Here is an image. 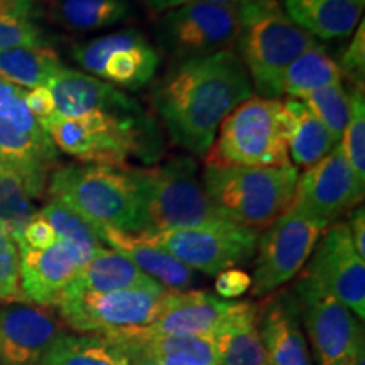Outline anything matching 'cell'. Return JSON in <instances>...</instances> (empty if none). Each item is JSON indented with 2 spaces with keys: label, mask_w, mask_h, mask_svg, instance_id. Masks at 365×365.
Wrapping results in <instances>:
<instances>
[{
  "label": "cell",
  "mask_w": 365,
  "mask_h": 365,
  "mask_svg": "<svg viewBox=\"0 0 365 365\" xmlns=\"http://www.w3.org/2000/svg\"><path fill=\"white\" fill-rule=\"evenodd\" d=\"M139 237L170 252L191 271L217 276L218 272L242 266L254 257L259 232L223 218L200 227Z\"/></svg>",
  "instance_id": "obj_10"
},
{
  "label": "cell",
  "mask_w": 365,
  "mask_h": 365,
  "mask_svg": "<svg viewBox=\"0 0 365 365\" xmlns=\"http://www.w3.org/2000/svg\"><path fill=\"white\" fill-rule=\"evenodd\" d=\"M355 365H365V352L362 350V352H360V355H359V359H357V362H355Z\"/></svg>",
  "instance_id": "obj_45"
},
{
  "label": "cell",
  "mask_w": 365,
  "mask_h": 365,
  "mask_svg": "<svg viewBox=\"0 0 365 365\" xmlns=\"http://www.w3.org/2000/svg\"><path fill=\"white\" fill-rule=\"evenodd\" d=\"M71 56L83 73L124 90L143 88L159 66L158 49L134 27L75 44Z\"/></svg>",
  "instance_id": "obj_13"
},
{
  "label": "cell",
  "mask_w": 365,
  "mask_h": 365,
  "mask_svg": "<svg viewBox=\"0 0 365 365\" xmlns=\"http://www.w3.org/2000/svg\"><path fill=\"white\" fill-rule=\"evenodd\" d=\"M257 328L267 365H313L293 291H282L259 304Z\"/></svg>",
  "instance_id": "obj_19"
},
{
  "label": "cell",
  "mask_w": 365,
  "mask_h": 365,
  "mask_svg": "<svg viewBox=\"0 0 365 365\" xmlns=\"http://www.w3.org/2000/svg\"><path fill=\"white\" fill-rule=\"evenodd\" d=\"M63 68L53 48H16L0 51V76L21 88L46 86Z\"/></svg>",
  "instance_id": "obj_29"
},
{
  "label": "cell",
  "mask_w": 365,
  "mask_h": 365,
  "mask_svg": "<svg viewBox=\"0 0 365 365\" xmlns=\"http://www.w3.org/2000/svg\"><path fill=\"white\" fill-rule=\"evenodd\" d=\"M205 164L250 168L291 164L282 102L254 95L242 102L218 127Z\"/></svg>",
  "instance_id": "obj_6"
},
{
  "label": "cell",
  "mask_w": 365,
  "mask_h": 365,
  "mask_svg": "<svg viewBox=\"0 0 365 365\" xmlns=\"http://www.w3.org/2000/svg\"><path fill=\"white\" fill-rule=\"evenodd\" d=\"M298 178L293 164L276 168L205 164L202 185L223 218L259 232L291 207Z\"/></svg>",
  "instance_id": "obj_3"
},
{
  "label": "cell",
  "mask_w": 365,
  "mask_h": 365,
  "mask_svg": "<svg viewBox=\"0 0 365 365\" xmlns=\"http://www.w3.org/2000/svg\"><path fill=\"white\" fill-rule=\"evenodd\" d=\"M252 81L235 51L173 63L153 86L150 102L180 148L207 156L228 113L252 97Z\"/></svg>",
  "instance_id": "obj_1"
},
{
  "label": "cell",
  "mask_w": 365,
  "mask_h": 365,
  "mask_svg": "<svg viewBox=\"0 0 365 365\" xmlns=\"http://www.w3.org/2000/svg\"><path fill=\"white\" fill-rule=\"evenodd\" d=\"M286 16L313 38L344 39L357 29L365 0H282Z\"/></svg>",
  "instance_id": "obj_22"
},
{
  "label": "cell",
  "mask_w": 365,
  "mask_h": 365,
  "mask_svg": "<svg viewBox=\"0 0 365 365\" xmlns=\"http://www.w3.org/2000/svg\"><path fill=\"white\" fill-rule=\"evenodd\" d=\"M48 195L97 228L139 234V200L130 166L93 163L58 166L48 181Z\"/></svg>",
  "instance_id": "obj_4"
},
{
  "label": "cell",
  "mask_w": 365,
  "mask_h": 365,
  "mask_svg": "<svg viewBox=\"0 0 365 365\" xmlns=\"http://www.w3.org/2000/svg\"><path fill=\"white\" fill-rule=\"evenodd\" d=\"M46 86L54 98L56 113L78 120L112 144L125 161L134 158L150 166L164 156L159 122L124 90L66 66Z\"/></svg>",
  "instance_id": "obj_2"
},
{
  "label": "cell",
  "mask_w": 365,
  "mask_h": 365,
  "mask_svg": "<svg viewBox=\"0 0 365 365\" xmlns=\"http://www.w3.org/2000/svg\"><path fill=\"white\" fill-rule=\"evenodd\" d=\"M303 274L344 303L360 322L365 318V261L355 250L345 222H333L319 237Z\"/></svg>",
  "instance_id": "obj_14"
},
{
  "label": "cell",
  "mask_w": 365,
  "mask_h": 365,
  "mask_svg": "<svg viewBox=\"0 0 365 365\" xmlns=\"http://www.w3.org/2000/svg\"><path fill=\"white\" fill-rule=\"evenodd\" d=\"M350 230V237H352V244L360 257L365 261V212L364 207L354 208L350 222L346 223Z\"/></svg>",
  "instance_id": "obj_43"
},
{
  "label": "cell",
  "mask_w": 365,
  "mask_h": 365,
  "mask_svg": "<svg viewBox=\"0 0 365 365\" xmlns=\"http://www.w3.org/2000/svg\"><path fill=\"white\" fill-rule=\"evenodd\" d=\"M24 303L21 291V257L17 244L0 225V303Z\"/></svg>",
  "instance_id": "obj_34"
},
{
  "label": "cell",
  "mask_w": 365,
  "mask_h": 365,
  "mask_svg": "<svg viewBox=\"0 0 365 365\" xmlns=\"http://www.w3.org/2000/svg\"><path fill=\"white\" fill-rule=\"evenodd\" d=\"M143 2L149 11L164 14L178 7L193 6V4H220V6H230L235 7L237 11H242V9L247 7L249 4H252L254 0H143Z\"/></svg>",
  "instance_id": "obj_41"
},
{
  "label": "cell",
  "mask_w": 365,
  "mask_h": 365,
  "mask_svg": "<svg viewBox=\"0 0 365 365\" xmlns=\"http://www.w3.org/2000/svg\"><path fill=\"white\" fill-rule=\"evenodd\" d=\"M252 286V277L249 272L242 269L232 267L217 274L215 279V291L218 298L222 299H234L239 296L245 294Z\"/></svg>",
  "instance_id": "obj_39"
},
{
  "label": "cell",
  "mask_w": 365,
  "mask_h": 365,
  "mask_svg": "<svg viewBox=\"0 0 365 365\" xmlns=\"http://www.w3.org/2000/svg\"><path fill=\"white\" fill-rule=\"evenodd\" d=\"M287 115V150L296 168H309L331 153L340 140L298 98L282 100Z\"/></svg>",
  "instance_id": "obj_26"
},
{
  "label": "cell",
  "mask_w": 365,
  "mask_h": 365,
  "mask_svg": "<svg viewBox=\"0 0 365 365\" xmlns=\"http://www.w3.org/2000/svg\"><path fill=\"white\" fill-rule=\"evenodd\" d=\"M51 36L46 33L36 19H0V51L16 48H51Z\"/></svg>",
  "instance_id": "obj_35"
},
{
  "label": "cell",
  "mask_w": 365,
  "mask_h": 365,
  "mask_svg": "<svg viewBox=\"0 0 365 365\" xmlns=\"http://www.w3.org/2000/svg\"><path fill=\"white\" fill-rule=\"evenodd\" d=\"M293 293L318 365H355L364 350L359 318L307 274H301Z\"/></svg>",
  "instance_id": "obj_12"
},
{
  "label": "cell",
  "mask_w": 365,
  "mask_h": 365,
  "mask_svg": "<svg viewBox=\"0 0 365 365\" xmlns=\"http://www.w3.org/2000/svg\"><path fill=\"white\" fill-rule=\"evenodd\" d=\"M24 102L27 110L38 120L39 125L56 113L54 98L48 86H36V88H31L29 91L26 90Z\"/></svg>",
  "instance_id": "obj_40"
},
{
  "label": "cell",
  "mask_w": 365,
  "mask_h": 365,
  "mask_svg": "<svg viewBox=\"0 0 365 365\" xmlns=\"http://www.w3.org/2000/svg\"><path fill=\"white\" fill-rule=\"evenodd\" d=\"M240 12L237 56L244 63L252 86L266 95L269 85L299 54L318 44V39L294 24L277 0H254Z\"/></svg>",
  "instance_id": "obj_7"
},
{
  "label": "cell",
  "mask_w": 365,
  "mask_h": 365,
  "mask_svg": "<svg viewBox=\"0 0 365 365\" xmlns=\"http://www.w3.org/2000/svg\"><path fill=\"white\" fill-rule=\"evenodd\" d=\"M156 282L122 254L113 249L102 247L80 269L66 291L68 293H110L129 287L153 286Z\"/></svg>",
  "instance_id": "obj_25"
},
{
  "label": "cell",
  "mask_w": 365,
  "mask_h": 365,
  "mask_svg": "<svg viewBox=\"0 0 365 365\" xmlns=\"http://www.w3.org/2000/svg\"><path fill=\"white\" fill-rule=\"evenodd\" d=\"M364 193L365 181L355 175L339 144L298 178L291 205L330 225L344 213L357 208Z\"/></svg>",
  "instance_id": "obj_15"
},
{
  "label": "cell",
  "mask_w": 365,
  "mask_h": 365,
  "mask_svg": "<svg viewBox=\"0 0 365 365\" xmlns=\"http://www.w3.org/2000/svg\"><path fill=\"white\" fill-rule=\"evenodd\" d=\"M103 245L122 254L159 284L171 291H188L195 282V271L173 257L170 252L145 242L143 237L115 230V228H97Z\"/></svg>",
  "instance_id": "obj_21"
},
{
  "label": "cell",
  "mask_w": 365,
  "mask_h": 365,
  "mask_svg": "<svg viewBox=\"0 0 365 365\" xmlns=\"http://www.w3.org/2000/svg\"><path fill=\"white\" fill-rule=\"evenodd\" d=\"M0 166L24 182L31 198L39 200L58 168V149L48 135H31L0 118Z\"/></svg>",
  "instance_id": "obj_20"
},
{
  "label": "cell",
  "mask_w": 365,
  "mask_h": 365,
  "mask_svg": "<svg viewBox=\"0 0 365 365\" xmlns=\"http://www.w3.org/2000/svg\"><path fill=\"white\" fill-rule=\"evenodd\" d=\"M56 242L58 235L51 227V223L46 220V218L38 212L33 220L27 223L24 232H22V237L16 242V244H24L26 247L34 250H46L53 247Z\"/></svg>",
  "instance_id": "obj_38"
},
{
  "label": "cell",
  "mask_w": 365,
  "mask_h": 365,
  "mask_svg": "<svg viewBox=\"0 0 365 365\" xmlns=\"http://www.w3.org/2000/svg\"><path fill=\"white\" fill-rule=\"evenodd\" d=\"M21 257V291L24 301L44 308H56L88 259L70 242L58 239L53 247L34 250L17 244Z\"/></svg>",
  "instance_id": "obj_17"
},
{
  "label": "cell",
  "mask_w": 365,
  "mask_h": 365,
  "mask_svg": "<svg viewBox=\"0 0 365 365\" xmlns=\"http://www.w3.org/2000/svg\"><path fill=\"white\" fill-rule=\"evenodd\" d=\"M39 213L51 223L58 239L75 245L88 261L97 254V250L105 247L103 242L100 240L98 232L80 215L66 208L65 205L51 200Z\"/></svg>",
  "instance_id": "obj_31"
},
{
  "label": "cell",
  "mask_w": 365,
  "mask_h": 365,
  "mask_svg": "<svg viewBox=\"0 0 365 365\" xmlns=\"http://www.w3.org/2000/svg\"><path fill=\"white\" fill-rule=\"evenodd\" d=\"M341 78L349 80L352 86H364L365 81V24L360 22L352 41L346 46L339 63Z\"/></svg>",
  "instance_id": "obj_37"
},
{
  "label": "cell",
  "mask_w": 365,
  "mask_h": 365,
  "mask_svg": "<svg viewBox=\"0 0 365 365\" xmlns=\"http://www.w3.org/2000/svg\"><path fill=\"white\" fill-rule=\"evenodd\" d=\"M327 223L291 205L259 237L255 249L252 294L267 296L294 279L307 266Z\"/></svg>",
  "instance_id": "obj_9"
},
{
  "label": "cell",
  "mask_w": 365,
  "mask_h": 365,
  "mask_svg": "<svg viewBox=\"0 0 365 365\" xmlns=\"http://www.w3.org/2000/svg\"><path fill=\"white\" fill-rule=\"evenodd\" d=\"M349 122L340 139V148L355 175L365 181V98L364 86H352L349 93Z\"/></svg>",
  "instance_id": "obj_33"
},
{
  "label": "cell",
  "mask_w": 365,
  "mask_h": 365,
  "mask_svg": "<svg viewBox=\"0 0 365 365\" xmlns=\"http://www.w3.org/2000/svg\"><path fill=\"white\" fill-rule=\"evenodd\" d=\"M137 365H203L195 360L185 359V357H150L140 360Z\"/></svg>",
  "instance_id": "obj_44"
},
{
  "label": "cell",
  "mask_w": 365,
  "mask_h": 365,
  "mask_svg": "<svg viewBox=\"0 0 365 365\" xmlns=\"http://www.w3.org/2000/svg\"><path fill=\"white\" fill-rule=\"evenodd\" d=\"M239 304L240 301L222 299L207 291H173L161 313L144 330L153 335L210 339Z\"/></svg>",
  "instance_id": "obj_18"
},
{
  "label": "cell",
  "mask_w": 365,
  "mask_h": 365,
  "mask_svg": "<svg viewBox=\"0 0 365 365\" xmlns=\"http://www.w3.org/2000/svg\"><path fill=\"white\" fill-rule=\"evenodd\" d=\"M130 171L139 200L137 235L223 220L205 193L198 180V163L193 158H173L150 168H130Z\"/></svg>",
  "instance_id": "obj_5"
},
{
  "label": "cell",
  "mask_w": 365,
  "mask_h": 365,
  "mask_svg": "<svg viewBox=\"0 0 365 365\" xmlns=\"http://www.w3.org/2000/svg\"><path fill=\"white\" fill-rule=\"evenodd\" d=\"M240 12L220 4H193L164 12L156 36L173 63L232 51L240 33Z\"/></svg>",
  "instance_id": "obj_11"
},
{
  "label": "cell",
  "mask_w": 365,
  "mask_h": 365,
  "mask_svg": "<svg viewBox=\"0 0 365 365\" xmlns=\"http://www.w3.org/2000/svg\"><path fill=\"white\" fill-rule=\"evenodd\" d=\"M135 16L132 0H53L48 17L71 33H91L130 21Z\"/></svg>",
  "instance_id": "obj_27"
},
{
  "label": "cell",
  "mask_w": 365,
  "mask_h": 365,
  "mask_svg": "<svg viewBox=\"0 0 365 365\" xmlns=\"http://www.w3.org/2000/svg\"><path fill=\"white\" fill-rule=\"evenodd\" d=\"M173 293L156 282L153 286L129 287L110 293H68L56 308L61 322L80 333H107L125 328L148 327L156 319Z\"/></svg>",
  "instance_id": "obj_8"
},
{
  "label": "cell",
  "mask_w": 365,
  "mask_h": 365,
  "mask_svg": "<svg viewBox=\"0 0 365 365\" xmlns=\"http://www.w3.org/2000/svg\"><path fill=\"white\" fill-rule=\"evenodd\" d=\"M259 304L240 301L239 308L212 335L220 365H267L257 328Z\"/></svg>",
  "instance_id": "obj_23"
},
{
  "label": "cell",
  "mask_w": 365,
  "mask_h": 365,
  "mask_svg": "<svg viewBox=\"0 0 365 365\" xmlns=\"http://www.w3.org/2000/svg\"><path fill=\"white\" fill-rule=\"evenodd\" d=\"M344 81L339 63L333 59L322 44L313 46L299 54L282 70L264 95V98H277L287 95L289 98L301 100L307 95L325 86Z\"/></svg>",
  "instance_id": "obj_24"
},
{
  "label": "cell",
  "mask_w": 365,
  "mask_h": 365,
  "mask_svg": "<svg viewBox=\"0 0 365 365\" xmlns=\"http://www.w3.org/2000/svg\"><path fill=\"white\" fill-rule=\"evenodd\" d=\"M26 90L0 76V118L31 135H48L31 115L24 102Z\"/></svg>",
  "instance_id": "obj_36"
},
{
  "label": "cell",
  "mask_w": 365,
  "mask_h": 365,
  "mask_svg": "<svg viewBox=\"0 0 365 365\" xmlns=\"http://www.w3.org/2000/svg\"><path fill=\"white\" fill-rule=\"evenodd\" d=\"M36 213L38 210L24 182L0 166V225L6 228L14 242L21 239L26 225L33 220Z\"/></svg>",
  "instance_id": "obj_30"
},
{
  "label": "cell",
  "mask_w": 365,
  "mask_h": 365,
  "mask_svg": "<svg viewBox=\"0 0 365 365\" xmlns=\"http://www.w3.org/2000/svg\"><path fill=\"white\" fill-rule=\"evenodd\" d=\"M43 14L39 0H0V19L4 17H24L36 19Z\"/></svg>",
  "instance_id": "obj_42"
},
{
  "label": "cell",
  "mask_w": 365,
  "mask_h": 365,
  "mask_svg": "<svg viewBox=\"0 0 365 365\" xmlns=\"http://www.w3.org/2000/svg\"><path fill=\"white\" fill-rule=\"evenodd\" d=\"M38 365H134V362L107 336L63 331Z\"/></svg>",
  "instance_id": "obj_28"
},
{
  "label": "cell",
  "mask_w": 365,
  "mask_h": 365,
  "mask_svg": "<svg viewBox=\"0 0 365 365\" xmlns=\"http://www.w3.org/2000/svg\"><path fill=\"white\" fill-rule=\"evenodd\" d=\"M301 102L307 105V108L314 117L331 132L336 139H341L344 130L349 122L350 100L349 93L344 88V81L333 83L325 88L313 91L301 98Z\"/></svg>",
  "instance_id": "obj_32"
},
{
  "label": "cell",
  "mask_w": 365,
  "mask_h": 365,
  "mask_svg": "<svg viewBox=\"0 0 365 365\" xmlns=\"http://www.w3.org/2000/svg\"><path fill=\"white\" fill-rule=\"evenodd\" d=\"M63 333L48 308L27 303L0 307V365H38Z\"/></svg>",
  "instance_id": "obj_16"
}]
</instances>
